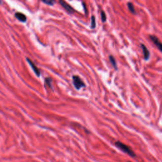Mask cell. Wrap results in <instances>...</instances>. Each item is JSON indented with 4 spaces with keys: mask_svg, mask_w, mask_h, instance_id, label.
Returning <instances> with one entry per match:
<instances>
[{
    "mask_svg": "<svg viewBox=\"0 0 162 162\" xmlns=\"http://www.w3.org/2000/svg\"><path fill=\"white\" fill-rule=\"evenodd\" d=\"M115 144L116 146H117L118 148H119L121 151H122L123 152L127 153V155H129V156H130V157H134L135 156L134 151H133L132 150V149L128 146L124 144V143L121 142L120 141H117V142H115Z\"/></svg>",
    "mask_w": 162,
    "mask_h": 162,
    "instance_id": "cell-1",
    "label": "cell"
},
{
    "mask_svg": "<svg viewBox=\"0 0 162 162\" xmlns=\"http://www.w3.org/2000/svg\"><path fill=\"white\" fill-rule=\"evenodd\" d=\"M72 80H73V84L75 89L79 90L82 88H85L86 84L84 82L82 81V80L77 75H73L72 77Z\"/></svg>",
    "mask_w": 162,
    "mask_h": 162,
    "instance_id": "cell-2",
    "label": "cell"
},
{
    "mask_svg": "<svg viewBox=\"0 0 162 162\" xmlns=\"http://www.w3.org/2000/svg\"><path fill=\"white\" fill-rule=\"evenodd\" d=\"M58 3H60V4L62 6V7L64 8L67 11L68 13H73L75 12L74 9H73L68 3H66V2L64 1H59Z\"/></svg>",
    "mask_w": 162,
    "mask_h": 162,
    "instance_id": "cell-3",
    "label": "cell"
},
{
    "mask_svg": "<svg viewBox=\"0 0 162 162\" xmlns=\"http://www.w3.org/2000/svg\"><path fill=\"white\" fill-rule=\"evenodd\" d=\"M26 60L27 61L28 64H29L30 66H31V67L32 68V69L33 70V71H34V72L35 73V74L36 75L37 77H39L40 75H41V72H40V71H39V70L38 68L37 67L36 65H35V64H34V63L32 62V60H31V59H29V58H26Z\"/></svg>",
    "mask_w": 162,
    "mask_h": 162,
    "instance_id": "cell-4",
    "label": "cell"
},
{
    "mask_svg": "<svg viewBox=\"0 0 162 162\" xmlns=\"http://www.w3.org/2000/svg\"><path fill=\"white\" fill-rule=\"evenodd\" d=\"M149 37H150V39H151V41L153 42L154 44L157 46V48L159 49L160 51L161 52H162V43L160 42V40L158 39L157 38V37L155 36V35H149Z\"/></svg>",
    "mask_w": 162,
    "mask_h": 162,
    "instance_id": "cell-5",
    "label": "cell"
},
{
    "mask_svg": "<svg viewBox=\"0 0 162 162\" xmlns=\"http://www.w3.org/2000/svg\"><path fill=\"white\" fill-rule=\"evenodd\" d=\"M141 48L142 50V53H143V56H144V58L145 60H148L149 58L150 57V53H149V50L148 49V48H146L145 45H144L143 44H141Z\"/></svg>",
    "mask_w": 162,
    "mask_h": 162,
    "instance_id": "cell-6",
    "label": "cell"
},
{
    "mask_svg": "<svg viewBox=\"0 0 162 162\" xmlns=\"http://www.w3.org/2000/svg\"><path fill=\"white\" fill-rule=\"evenodd\" d=\"M15 17L19 21L22 22H26V20H27V17H26V15H25L24 13H20V12H17V13L15 14Z\"/></svg>",
    "mask_w": 162,
    "mask_h": 162,
    "instance_id": "cell-7",
    "label": "cell"
},
{
    "mask_svg": "<svg viewBox=\"0 0 162 162\" xmlns=\"http://www.w3.org/2000/svg\"><path fill=\"white\" fill-rule=\"evenodd\" d=\"M109 60L110 61V63L111 64V65H113V67L115 68V69L117 70V62H116L115 59L114 57L113 56H111L110 55V57H109Z\"/></svg>",
    "mask_w": 162,
    "mask_h": 162,
    "instance_id": "cell-8",
    "label": "cell"
},
{
    "mask_svg": "<svg viewBox=\"0 0 162 162\" xmlns=\"http://www.w3.org/2000/svg\"><path fill=\"white\" fill-rule=\"evenodd\" d=\"M127 6H128L129 10H130V11L132 13H133V14H135V8H134V5H133L132 3H130V2H129V3H127Z\"/></svg>",
    "mask_w": 162,
    "mask_h": 162,
    "instance_id": "cell-9",
    "label": "cell"
},
{
    "mask_svg": "<svg viewBox=\"0 0 162 162\" xmlns=\"http://www.w3.org/2000/svg\"><path fill=\"white\" fill-rule=\"evenodd\" d=\"M44 82L46 86H48L49 88H52V81L49 77H46L44 80Z\"/></svg>",
    "mask_w": 162,
    "mask_h": 162,
    "instance_id": "cell-10",
    "label": "cell"
},
{
    "mask_svg": "<svg viewBox=\"0 0 162 162\" xmlns=\"http://www.w3.org/2000/svg\"><path fill=\"white\" fill-rule=\"evenodd\" d=\"M96 19H95V16H92L91 17V29H95L96 27Z\"/></svg>",
    "mask_w": 162,
    "mask_h": 162,
    "instance_id": "cell-11",
    "label": "cell"
},
{
    "mask_svg": "<svg viewBox=\"0 0 162 162\" xmlns=\"http://www.w3.org/2000/svg\"><path fill=\"white\" fill-rule=\"evenodd\" d=\"M101 20L103 22H105L106 21V15L105 14V12L103 10L101 11Z\"/></svg>",
    "mask_w": 162,
    "mask_h": 162,
    "instance_id": "cell-12",
    "label": "cell"
},
{
    "mask_svg": "<svg viewBox=\"0 0 162 162\" xmlns=\"http://www.w3.org/2000/svg\"><path fill=\"white\" fill-rule=\"evenodd\" d=\"M42 3L48 4V5H51V6L53 5V4L56 3L55 1H51V0H50V1H47V0H46V1H42Z\"/></svg>",
    "mask_w": 162,
    "mask_h": 162,
    "instance_id": "cell-13",
    "label": "cell"
},
{
    "mask_svg": "<svg viewBox=\"0 0 162 162\" xmlns=\"http://www.w3.org/2000/svg\"><path fill=\"white\" fill-rule=\"evenodd\" d=\"M82 4H83V6H84V8L85 13H86V14L87 15L88 14V10H87V8H86V4H85L84 3H82Z\"/></svg>",
    "mask_w": 162,
    "mask_h": 162,
    "instance_id": "cell-14",
    "label": "cell"
}]
</instances>
